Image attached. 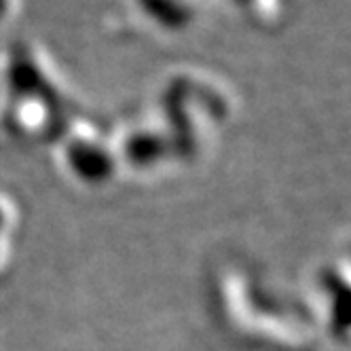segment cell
I'll use <instances>...</instances> for the list:
<instances>
[{"label": "cell", "mask_w": 351, "mask_h": 351, "mask_svg": "<svg viewBox=\"0 0 351 351\" xmlns=\"http://www.w3.org/2000/svg\"><path fill=\"white\" fill-rule=\"evenodd\" d=\"M239 3H245V0H239Z\"/></svg>", "instance_id": "obj_1"}]
</instances>
